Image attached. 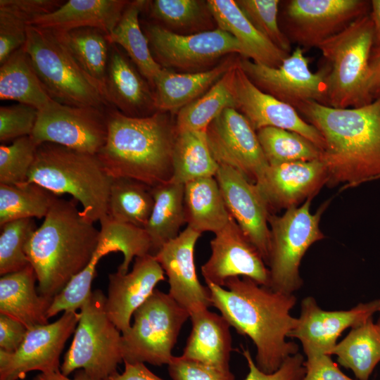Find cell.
<instances>
[{"mask_svg":"<svg viewBox=\"0 0 380 380\" xmlns=\"http://www.w3.org/2000/svg\"><path fill=\"white\" fill-rule=\"evenodd\" d=\"M211 305L239 334L249 337L256 348L255 363L265 373L277 371L284 360L298 353L287 341L297 318L291 315L296 303L293 293H284L247 277H232L224 287L206 284Z\"/></svg>","mask_w":380,"mask_h":380,"instance_id":"obj_1","label":"cell"},{"mask_svg":"<svg viewBox=\"0 0 380 380\" xmlns=\"http://www.w3.org/2000/svg\"><path fill=\"white\" fill-rule=\"evenodd\" d=\"M296 110L324 138L327 185L346 189L380 180V99L349 108L310 101Z\"/></svg>","mask_w":380,"mask_h":380,"instance_id":"obj_2","label":"cell"},{"mask_svg":"<svg viewBox=\"0 0 380 380\" xmlns=\"http://www.w3.org/2000/svg\"><path fill=\"white\" fill-rule=\"evenodd\" d=\"M107 113V139L96 156L108 175L151 187L170 181L177 134L172 115L157 111L147 117H129L113 107Z\"/></svg>","mask_w":380,"mask_h":380,"instance_id":"obj_3","label":"cell"},{"mask_svg":"<svg viewBox=\"0 0 380 380\" xmlns=\"http://www.w3.org/2000/svg\"><path fill=\"white\" fill-rule=\"evenodd\" d=\"M77 203L57 197L25 246L41 296L53 298L87 266L97 248L100 231Z\"/></svg>","mask_w":380,"mask_h":380,"instance_id":"obj_4","label":"cell"},{"mask_svg":"<svg viewBox=\"0 0 380 380\" xmlns=\"http://www.w3.org/2000/svg\"><path fill=\"white\" fill-rule=\"evenodd\" d=\"M112 179L96 155L47 142L37 146L27 182L56 196L71 195L82 204V215L94 222L108 216Z\"/></svg>","mask_w":380,"mask_h":380,"instance_id":"obj_5","label":"cell"},{"mask_svg":"<svg viewBox=\"0 0 380 380\" xmlns=\"http://www.w3.org/2000/svg\"><path fill=\"white\" fill-rule=\"evenodd\" d=\"M373 46L374 25L369 13L318 46L326 62L328 106L358 108L372 102L369 77Z\"/></svg>","mask_w":380,"mask_h":380,"instance_id":"obj_6","label":"cell"},{"mask_svg":"<svg viewBox=\"0 0 380 380\" xmlns=\"http://www.w3.org/2000/svg\"><path fill=\"white\" fill-rule=\"evenodd\" d=\"M50 97L61 103L107 109L112 106L78 65L54 30L27 25L23 46Z\"/></svg>","mask_w":380,"mask_h":380,"instance_id":"obj_7","label":"cell"},{"mask_svg":"<svg viewBox=\"0 0 380 380\" xmlns=\"http://www.w3.org/2000/svg\"><path fill=\"white\" fill-rule=\"evenodd\" d=\"M106 300V296L96 289L80 308L72 343L61 365L64 375L83 369L94 379L105 380L118 372L123 362L122 333L109 318Z\"/></svg>","mask_w":380,"mask_h":380,"instance_id":"obj_8","label":"cell"},{"mask_svg":"<svg viewBox=\"0 0 380 380\" xmlns=\"http://www.w3.org/2000/svg\"><path fill=\"white\" fill-rule=\"evenodd\" d=\"M312 198H308L300 206L286 209L281 215L270 213L268 217L269 287L274 291L292 294L302 286L303 281L299 272L301 260L314 243L325 238L319 221L329 202L312 214Z\"/></svg>","mask_w":380,"mask_h":380,"instance_id":"obj_9","label":"cell"},{"mask_svg":"<svg viewBox=\"0 0 380 380\" xmlns=\"http://www.w3.org/2000/svg\"><path fill=\"white\" fill-rule=\"evenodd\" d=\"M133 317V324L122 334L123 362L167 365L189 312L169 293L156 289Z\"/></svg>","mask_w":380,"mask_h":380,"instance_id":"obj_10","label":"cell"},{"mask_svg":"<svg viewBox=\"0 0 380 380\" xmlns=\"http://www.w3.org/2000/svg\"><path fill=\"white\" fill-rule=\"evenodd\" d=\"M145 34L151 53L162 67L179 72L209 70L220 59L243 55L241 45L230 33L218 27L193 34H179L156 24H148Z\"/></svg>","mask_w":380,"mask_h":380,"instance_id":"obj_11","label":"cell"},{"mask_svg":"<svg viewBox=\"0 0 380 380\" xmlns=\"http://www.w3.org/2000/svg\"><path fill=\"white\" fill-rule=\"evenodd\" d=\"M107 110L72 106L52 100L38 111L30 136L38 146L53 143L96 155L107 139Z\"/></svg>","mask_w":380,"mask_h":380,"instance_id":"obj_12","label":"cell"},{"mask_svg":"<svg viewBox=\"0 0 380 380\" xmlns=\"http://www.w3.org/2000/svg\"><path fill=\"white\" fill-rule=\"evenodd\" d=\"M370 11L371 1L290 0L284 11V33L291 42L318 48Z\"/></svg>","mask_w":380,"mask_h":380,"instance_id":"obj_13","label":"cell"},{"mask_svg":"<svg viewBox=\"0 0 380 380\" xmlns=\"http://www.w3.org/2000/svg\"><path fill=\"white\" fill-rule=\"evenodd\" d=\"M239 66L261 91L296 109L306 101L327 106L325 70L313 73L303 49H295L277 68L268 67L240 56Z\"/></svg>","mask_w":380,"mask_h":380,"instance_id":"obj_14","label":"cell"},{"mask_svg":"<svg viewBox=\"0 0 380 380\" xmlns=\"http://www.w3.org/2000/svg\"><path fill=\"white\" fill-rule=\"evenodd\" d=\"M208 144L218 165L229 166L248 181L260 184L269 163L257 133L246 117L234 108H227L206 129Z\"/></svg>","mask_w":380,"mask_h":380,"instance_id":"obj_15","label":"cell"},{"mask_svg":"<svg viewBox=\"0 0 380 380\" xmlns=\"http://www.w3.org/2000/svg\"><path fill=\"white\" fill-rule=\"evenodd\" d=\"M80 317L77 311L64 312L53 323L29 329L14 353L0 349V380L23 379L32 371H60V356Z\"/></svg>","mask_w":380,"mask_h":380,"instance_id":"obj_16","label":"cell"},{"mask_svg":"<svg viewBox=\"0 0 380 380\" xmlns=\"http://www.w3.org/2000/svg\"><path fill=\"white\" fill-rule=\"evenodd\" d=\"M210 244V255L201 267L205 284L224 287L229 279L241 277L269 287V268L232 217Z\"/></svg>","mask_w":380,"mask_h":380,"instance_id":"obj_17","label":"cell"},{"mask_svg":"<svg viewBox=\"0 0 380 380\" xmlns=\"http://www.w3.org/2000/svg\"><path fill=\"white\" fill-rule=\"evenodd\" d=\"M215 177L229 214L267 265L270 213L260 191L255 184L227 165H219Z\"/></svg>","mask_w":380,"mask_h":380,"instance_id":"obj_18","label":"cell"},{"mask_svg":"<svg viewBox=\"0 0 380 380\" xmlns=\"http://www.w3.org/2000/svg\"><path fill=\"white\" fill-rule=\"evenodd\" d=\"M300 314L289 334L300 342L305 354L310 353L331 355L337 339L348 328L360 325L378 312L379 299L360 303L350 310H322L315 298L305 297L300 304Z\"/></svg>","mask_w":380,"mask_h":380,"instance_id":"obj_19","label":"cell"},{"mask_svg":"<svg viewBox=\"0 0 380 380\" xmlns=\"http://www.w3.org/2000/svg\"><path fill=\"white\" fill-rule=\"evenodd\" d=\"M233 91L236 109L246 117L255 132L267 127L293 131L312 141L322 152L324 140L317 129L304 120L295 108L258 88L239 63L234 70Z\"/></svg>","mask_w":380,"mask_h":380,"instance_id":"obj_20","label":"cell"},{"mask_svg":"<svg viewBox=\"0 0 380 380\" xmlns=\"http://www.w3.org/2000/svg\"><path fill=\"white\" fill-rule=\"evenodd\" d=\"M201 236L186 227L154 255L167 277L168 293L189 315L212 306L210 291L200 282L195 265L194 251Z\"/></svg>","mask_w":380,"mask_h":380,"instance_id":"obj_21","label":"cell"},{"mask_svg":"<svg viewBox=\"0 0 380 380\" xmlns=\"http://www.w3.org/2000/svg\"><path fill=\"white\" fill-rule=\"evenodd\" d=\"M165 272L155 256L135 258L131 272L108 275L106 308L108 315L122 334L131 327L134 312L151 296Z\"/></svg>","mask_w":380,"mask_h":380,"instance_id":"obj_22","label":"cell"},{"mask_svg":"<svg viewBox=\"0 0 380 380\" xmlns=\"http://www.w3.org/2000/svg\"><path fill=\"white\" fill-rule=\"evenodd\" d=\"M327 183L326 167L321 159L270 165L257 185L272 213L274 210L297 206L313 198Z\"/></svg>","mask_w":380,"mask_h":380,"instance_id":"obj_23","label":"cell"},{"mask_svg":"<svg viewBox=\"0 0 380 380\" xmlns=\"http://www.w3.org/2000/svg\"><path fill=\"white\" fill-rule=\"evenodd\" d=\"M128 58L111 44L106 80L107 101L127 116H150L157 112L153 90Z\"/></svg>","mask_w":380,"mask_h":380,"instance_id":"obj_24","label":"cell"},{"mask_svg":"<svg viewBox=\"0 0 380 380\" xmlns=\"http://www.w3.org/2000/svg\"><path fill=\"white\" fill-rule=\"evenodd\" d=\"M240 59L232 54L209 70L198 72H179L162 68L153 82L157 111L177 114L185 106L204 94Z\"/></svg>","mask_w":380,"mask_h":380,"instance_id":"obj_25","label":"cell"},{"mask_svg":"<svg viewBox=\"0 0 380 380\" xmlns=\"http://www.w3.org/2000/svg\"><path fill=\"white\" fill-rule=\"evenodd\" d=\"M129 2L126 0H69L53 12L35 19L29 25L57 32L96 28L109 37Z\"/></svg>","mask_w":380,"mask_h":380,"instance_id":"obj_26","label":"cell"},{"mask_svg":"<svg viewBox=\"0 0 380 380\" xmlns=\"http://www.w3.org/2000/svg\"><path fill=\"white\" fill-rule=\"evenodd\" d=\"M192 329L183 350L184 358L222 370H230V324L222 315L208 308L190 313Z\"/></svg>","mask_w":380,"mask_h":380,"instance_id":"obj_27","label":"cell"},{"mask_svg":"<svg viewBox=\"0 0 380 380\" xmlns=\"http://www.w3.org/2000/svg\"><path fill=\"white\" fill-rule=\"evenodd\" d=\"M36 281L31 265L0 278V314L20 322L27 329L49 323L47 312L53 301L38 293Z\"/></svg>","mask_w":380,"mask_h":380,"instance_id":"obj_28","label":"cell"},{"mask_svg":"<svg viewBox=\"0 0 380 380\" xmlns=\"http://www.w3.org/2000/svg\"><path fill=\"white\" fill-rule=\"evenodd\" d=\"M207 1L217 27L230 33L241 45L242 58L277 68L289 55L262 34L245 16L235 1Z\"/></svg>","mask_w":380,"mask_h":380,"instance_id":"obj_29","label":"cell"},{"mask_svg":"<svg viewBox=\"0 0 380 380\" xmlns=\"http://www.w3.org/2000/svg\"><path fill=\"white\" fill-rule=\"evenodd\" d=\"M184 208L187 227L201 234L205 232L217 233L232 217L215 177L186 183Z\"/></svg>","mask_w":380,"mask_h":380,"instance_id":"obj_30","label":"cell"},{"mask_svg":"<svg viewBox=\"0 0 380 380\" xmlns=\"http://www.w3.org/2000/svg\"><path fill=\"white\" fill-rule=\"evenodd\" d=\"M0 99L15 101L38 110L53 100L37 76L23 46L1 64Z\"/></svg>","mask_w":380,"mask_h":380,"instance_id":"obj_31","label":"cell"},{"mask_svg":"<svg viewBox=\"0 0 380 380\" xmlns=\"http://www.w3.org/2000/svg\"><path fill=\"white\" fill-rule=\"evenodd\" d=\"M184 192V184L171 181L152 187L154 204L144 228L151 243V255L176 238L186 224Z\"/></svg>","mask_w":380,"mask_h":380,"instance_id":"obj_32","label":"cell"},{"mask_svg":"<svg viewBox=\"0 0 380 380\" xmlns=\"http://www.w3.org/2000/svg\"><path fill=\"white\" fill-rule=\"evenodd\" d=\"M146 3L144 0L129 1L108 38L110 44H116L125 51L153 89L154 80L162 67L154 59L148 40L139 24V15Z\"/></svg>","mask_w":380,"mask_h":380,"instance_id":"obj_33","label":"cell"},{"mask_svg":"<svg viewBox=\"0 0 380 380\" xmlns=\"http://www.w3.org/2000/svg\"><path fill=\"white\" fill-rule=\"evenodd\" d=\"M145 8L156 24L176 34L188 35L217 28L208 1H146Z\"/></svg>","mask_w":380,"mask_h":380,"instance_id":"obj_34","label":"cell"},{"mask_svg":"<svg viewBox=\"0 0 380 380\" xmlns=\"http://www.w3.org/2000/svg\"><path fill=\"white\" fill-rule=\"evenodd\" d=\"M56 32L82 70L106 99V80L111 46L107 34L99 29L89 27Z\"/></svg>","mask_w":380,"mask_h":380,"instance_id":"obj_35","label":"cell"},{"mask_svg":"<svg viewBox=\"0 0 380 380\" xmlns=\"http://www.w3.org/2000/svg\"><path fill=\"white\" fill-rule=\"evenodd\" d=\"M331 355H335L338 362L350 369L358 380H369L380 362V327L370 318L351 328Z\"/></svg>","mask_w":380,"mask_h":380,"instance_id":"obj_36","label":"cell"},{"mask_svg":"<svg viewBox=\"0 0 380 380\" xmlns=\"http://www.w3.org/2000/svg\"><path fill=\"white\" fill-rule=\"evenodd\" d=\"M218 167L208 144L206 131L177 132L172 151L171 182L185 184L197 179L215 177Z\"/></svg>","mask_w":380,"mask_h":380,"instance_id":"obj_37","label":"cell"},{"mask_svg":"<svg viewBox=\"0 0 380 380\" xmlns=\"http://www.w3.org/2000/svg\"><path fill=\"white\" fill-rule=\"evenodd\" d=\"M153 204L151 186L127 177L112 179L108 201L111 220L144 229Z\"/></svg>","mask_w":380,"mask_h":380,"instance_id":"obj_38","label":"cell"},{"mask_svg":"<svg viewBox=\"0 0 380 380\" xmlns=\"http://www.w3.org/2000/svg\"><path fill=\"white\" fill-rule=\"evenodd\" d=\"M238 64L204 94L178 111L175 120L177 132L206 131L208 125L223 110L227 108L236 109L233 78L234 68Z\"/></svg>","mask_w":380,"mask_h":380,"instance_id":"obj_39","label":"cell"},{"mask_svg":"<svg viewBox=\"0 0 380 380\" xmlns=\"http://www.w3.org/2000/svg\"><path fill=\"white\" fill-rule=\"evenodd\" d=\"M57 197L34 182L0 184V227L20 219L44 218Z\"/></svg>","mask_w":380,"mask_h":380,"instance_id":"obj_40","label":"cell"},{"mask_svg":"<svg viewBox=\"0 0 380 380\" xmlns=\"http://www.w3.org/2000/svg\"><path fill=\"white\" fill-rule=\"evenodd\" d=\"M100 224L99 240L94 254L101 259L110 253H122L124 259L118 268V272L127 273L134 258L151 254V243L144 229L114 221L108 216Z\"/></svg>","mask_w":380,"mask_h":380,"instance_id":"obj_41","label":"cell"},{"mask_svg":"<svg viewBox=\"0 0 380 380\" xmlns=\"http://www.w3.org/2000/svg\"><path fill=\"white\" fill-rule=\"evenodd\" d=\"M256 133L270 165L321 159L322 151L298 133L272 127Z\"/></svg>","mask_w":380,"mask_h":380,"instance_id":"obj_42","label":"cell"},{"mask_svg":"<svg viewBox=\"0 0 380 380\" xmlns=\"http://www.w3.org/2000/svg\"><path fill=\"white\" fill-rule=\"evenodd\" d=\"M36 229L33 218L17 220L1 226V276L21 270L30 265L25 246Z\"/></svg>","mask_w":380,"mask_h":380,"instance_id":"obj_43","label":"cell"},{"mask_svg":"<svg viewBox=\"0 0 380 380\" xmlns=\"http://www.w3.org/2000/svg\"><path fill=\"white\" fill-rule=\"evenodd\" d=\"M251 24L283 51L291 53V42L278 23L279 0H235Z\"/></svg>","mask_w":380,"mask_h":380,"instance_id":"obj_44","label":"cell"},{"mask_svg":"<svg viewBox=\"0 0 380 380\" xmlns=\"http://www.w3.org/2000/svg\"><path fill=\"white\" fill-rule=\"evenodd\" d=\"M38 145L31 136L16 139L9 145L0 146V184L27 182Z\"/></svg>","mask_w":380,"mask_h":380,"instance_id":"obj_45","label":"cell"},{"mask_svg":"<svg viewBox=\"0 0 380 380\" xmlns=\"http://www.w3.org/2000/svg\"><path fill=\"white\" fill-rule=\"evenodd\" d=\"M100 258L94 254L87 266L73 277L53 298L48 310L51 318L60 312L77 311L91 293V284L96 276V267Z\"/></svg>","mask_w":380,"mask_h":380,"instance_id":"obj_46","label":"cell"},{"mask_svg":"<svg viewBox=\"0 0 380 380\" xmlns=\"http://www.w3.org/2000/svg\"><path fill=\"white\" fill-rule=\"evenodd\" d=\"M38 110L32 106L18 103L0 107V141L30 136L38 116Z\"/></svg>","mask_w":380,"mask_h":380,"instance_id":"obj_47","label":"cell"},{"mask_svg":"<svg viewBox=\"0 0 380 380\" xmlns=\"http://www.w3.org/2000/svg\"><path fill=\"white\" fill-rule=\"evenodd\" d=\"M172 380H235L230 370H222L203 363L174 356L167 365Z\"/></svg>","mask_w":380,"mask_h":380,"instance_id":"obj_48","label":"cell"},{"mask_svg":"<svg viewBox=\"0 0 380 380\" xmlns=\"http://www.w3.org/2000/svg\"><path fill=\"white\" fill-rule=\"evenodd\" d=\"M241 348L248 367V373L244 380H302L305 375V359L300 353L287 357L277 371L265 373L258 368L249 350Z\"/></svg>","mask_w":380,"mask_h":380,"instance_id":"obj_49","label":"cell"},{"mask_svg":"<svg viewBox=\"0 0 380 380\" xmlns=\"http://www.w3.org/2000/svg\"><path fill=\"white\" fill-rule=\"evenodd\" d=\"M64 2L61 0H1L0 13L29 25L35 19L53 12Z\"/></svg>","mask_w":380,"mask_h":380,"instance_id":"obj_50","label":"cell"},{"mask_svg":"<svg viewBox=\"0 0 380 380\" xmlns=\"http://www.w3.org/2000/svg\"><path fill=\"white\" fill-rule=\"evenodd\" d=\"M27 27L14 18L0 13V64L14 51L23 46Z\"/></svg>","mask_w":380,"mask_h":380,"instance_id":"obj_51","label":"cell"},{"mask_svg":"<svg viewBox=\"0 0 380 380\" xmlns=\"http://www.w3.org/2000/svg\"><path fill=\"white\" fill-rule=\"evenodd\" d=\"M305 355V373L302 380H354L340 370L330 355L318 353Z\"/></svg>","mask_w":380,"mask_h":380,"instance_id":"obj_52","label":"cell"},{"mask_svg":"<svg viewBox=\"0 0 380 380\" xmlns=\"http://www.w3.org/2000/svg\"><path fill=\"white\" fill-rule=\"evenodd\" d=\"M27 328L20 322L0 314V349L14 353L22 344Z\"/></svg>","mask_w":380,"mask_h":380,"instance_id":"obj_53","label":"cell"},{"mask_svg":"<svg viewBox=\"0 0 380 380\" xmlns=\"http://www.w3.org/2000/svg\"><path fill=\"white\" fill-rule=\"evenodd\" d=\"M124 371L115 373L105 380H163L153 374L144 363L124 362Z\"/></svg>","mask_w":380,"mask_h":380,"instance_id":"obj_54","label":"cell"},{"mask_svg":"<svg viewBox=\"0 0 380 380\" xmlns=\"http://www.w3.org/2000/svg\"><path fill=\"white\" fill-rule=\"evenodd\" d=\"M369 94L372 101L380 99V46H373L370 54Z\"/></svg>","mask_w":380,"mask_h":380,"instance_id":"obj_55","label":"cell"},{"mask_svg":"<svg viewBox=\"0 0 380 380\" xmlns=\"http://www.w3.org/2000/svg\"><path fill=\"white\" fill-rule=\"evenodd\" d=\"M34 380H99L90 376L83 369L76 370L73 378H69L61 373V370L55 372L40 373Z\"/></svg>","mask_w":380,"mask_h":380,"instance_id":"obj_56","label":"cell"},{"mask_svg":"<svg viewBox=\"0 0 380 380\" xmlns=\"http://www.w3.org/2000/svg\"><path fill=\"white\" fill-rule=\"evenodd\" d=\"M370 16L374 25V46H380V0L371 1Z\"/></svg>","mask_w":380,"mask_h":380,"instance_id":"obj_57","label":"cell"},{"mask_svg":"<svg viewBox=\"0 0 380 380\" xmlns=\"http://www.w3.org/2000/svg\"><path fill=\"white\" fill-rule=\"evenodd\" d=\"M377 312H379V318L376 323L380 327V298H379V309Z\"/></svg>","mask_w":380,"mask_h":380,"instance_id":"obj_58","label":"cell"}]
</instances>
